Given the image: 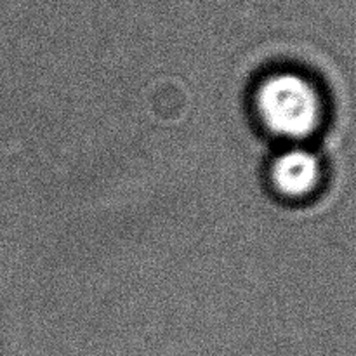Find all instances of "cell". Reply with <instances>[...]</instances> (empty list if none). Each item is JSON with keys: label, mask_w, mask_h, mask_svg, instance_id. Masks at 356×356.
I'll return each mask as SVG.
<instances>
[{"label": "cell", "mask_w": 356, "mask_h": 356, "mask_svg": "<svg viewBox=\"0 0 356 356\" xmlns=\"http://www.w3.org/2000/svg\"><path fill=\"white\" fill-rule=\"evenodd\" d=\"M268 177L273 190L284 198L305 200L322 186L323 162L306 145H287L271 160Z\"/></svg>", "instance_id": "7a4b0ae2"}, {"label": "cell", "mask_w": 356, "mask_h": 356, "mask_svg": "<svg viewBox=\"0 0 356 356\" xmlns=\"http://www.w3.org/2000/svg\"><path fill=\"white\" fill-rule=\"evenodd\" d=\"M254 108L270 134L289 145H305L322 129L325 101L305 73L282 70L264 76L254 92Z\"/></svg>", "instance_id": "6da1fadb"}]
</instances>
